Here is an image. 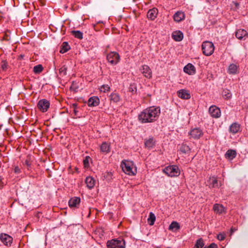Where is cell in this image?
Returning <instances> with one entry per match:
<instances>
[{
	"label": "cell",
	"instance_id": "6da1fadb",
	"mask_svg": "<svg viewBox=\"0 0 248 248\" xmlns=\"http://www.w3.org/2000/svg\"><path fill=\"white\" fill-rule=\"evenodd\" d=\"M160 114L159 106H152L143 110L139 115V120L142 123L154 122L158 119Z\"/></svg>",
	"mask_w": 248,
	"mask_h": 248
},
{
	"label": "cell",
	"instance_id": "7a4b0ae2",
	"mask_svg": "<svg viewBox=\"0 0 248 248\" xmlns=\"http://www.w3.org/2000/svg\"><path fill=\"white\" fill-rule=\"evenodd\" d=\"M51 107L50 99H48L46 96L42 94L39 96L36 102V113L38 117H41L43 115H47Z\"/></svg>",
	"mask_w": 248,
	"mask_h": 248
},
{
	"label": "cell",
	"instance_id": "3957f363",
	"mask_svg": "<svg viewBox=\"0 0 248 248\" xmlns=\"http://www.w3.org/2000/svg\"><path fill=\"white\" fill-rule=\"evenodd\" d=\"M121 168L125 174L129 176H135L137 173V168L133 162L129 160H123Z\"/></svg>",
	"mask_w": 248,
	"mask_h": 248
},
{
	"label": "cell",
	"instance_id": "277c9868",
	"mask_svg": "<svg viewBox=\"0 0 248 248\" xmlns=\"http://www.w3.org/2000/svg\"><path fill=\"white\" fill-rule=\"evenodd\" d=\"M202 50L204 55L209 56L213 54L215 50V47L211 42L204 41L202 45Z\"/></svg>",
	"mask_w": 248,
	"mask_h": 248
},
{
	"label": "cell",
	"instance_id": "5b68a950",
	"mask_svg": "<svg viewBox=\"0 0 248 248\" xmlns=\"http://www.w3.org/2000/svg\"><path fill=\"white\" fill-rule=\"evenodd\" d=\"M163 172L170 177H177L180 174V171L176 165H171L167 167L164 169Z\"/></svg>",
	"mask_w": 248,
	"mask_h": 248
},
{
	"label": "cell",
	"instance_id": "8992f818",
	"mask_svg": "<svg viewBox=\"0 0 248 248\" xmlns=\"http://www.w3.org/2000/svg\"><path fill=\"white\" fill-rule=\"evenodd\" d=\"M107 246L109 248L125 247V242L124 240L121 239H115L108 241L107 243Z\"/></svg>",
	"mask_w": 248,
	"mask_h": 248
},
{
	"label": "cell",
	"instance_id": "52a82bcc",
	"mask_svg": "<svg viewBox=\"0 0 248 248\" xmlns=\"http://www.w3.org/2000/svg\"><path fill=\"white\" fill-rule=\"evenodd\" d=\"M107 59L111 64H116L119 62V55L115 52H112L107 55Z\"/></svg>",
	"mask_w": 248,
	"mask_h": 248
},
{
	"label": "cell",
	"instance_id": "ba28073f",
	"mask_svg": "<svg viewBox=\"0 0 248 248\" xmlns=\"http://www.w3.org/2000/svg\"><path fill=\"white\" fill-rule=\"evenodd\" d=\"M209 113L213 118H218L221 116V111L216 106H211L209 109Z\"/></svg>",
	"mask_w": 248,
	"mask_h": 248
},
{
	"label": "cell",
	"instance_id": "9c48e42d",
	"mask_svg": "<svg viewBox=\"0 0 248 248\" xmlns=\"http://www.w3.org/2000/svg\"><path fill=\"white\" fill-rule=\"evenodd\" d=\"M0 239L4 245L7 247H10L13 242L12 237L7 234H2L0 235Z\"/></svg>",
	"mask_w": 248,
	"mask_h": 248
},
{
	"label": "cell",
	"instance_id": "30bf717a",
	"mask_svg": "<svg viewBox=\"0 0 248 248\" xmlns=\"http://www.w3.org/2000/svg\"><path fill=\"white\" fill-rule=\"evenodd\" d=\"M203 135V131L201 129L199 128H195V129H192L190 132H189V135L190 137L194 139H198L200 138Z\"/></svg>",
	"mask_w": 248,
	"mask_h": 248
},
{
	"label": "cell",
	"instance_id": "8fae6325",
	"mask_svg": "<svg viewBox=\"0 0 248 248\" xmlns=\"http://www.w3.org/2000/svg\"><path fill=\"white\" fill-rule=\"evenodd\" d=\"M140 71L141 73L143 74L145 77H146L147 79H151L152 76V73L150 68L149 66H147L146 65H143L141 66L140 68Z\"/></svg>",
	"mask_w": 248,
	"mask_h": 248
},
{
	"label": "cell",
	"instance_id": "7c38bea8",
	"mask_svg": "<svg viewBox=\"0 0 248 248\" xmlns=\"http://www.w3.org/2000/svg\"><path fill=\"white\" fill-rule=\"evenodd\" d=\"M159 11L157 8H153L148 11L147 17L150 21H154L157 17Z\"/></svg>",
	"mask_w": 248,
	"mask_h": 248
},
{
	"label": "cell",
	"instance_id": "4fadbf2b",
	"mask_svg": "<svg viewBox=\"0 0 248 248\" xmlns=\"http://www.w3.org/2000/svg\"><path fill=\"white\" fill-rule=\"evenodd\" d=\"M71 49V48L68 42L67 41H64L60 45L59 52L60 54H65L70 50Z\"/></svg>",
	"mask_w": 248,
	"mask_h": 248
},
{
	"label": "cell",
	"instance_id": "5bb4252c",
	"mask_svg": "<svg viewBox=\"0 0 248 248\" xmlns=\"http://www.w3.org/2000/svg\"><path fill=\"white\" fill-rule=\"evenodd\" d=\"M184 71L189 75H193L196 73V68L192 64H188L184 67Z\"/></svg>",
	"mask_w": 248,
	"mask_h": 248
},
{
	"label": "cell",
	"instance_id": "9a60e30c",
	"mask_svg": "<svg viewBox=\"0 0 248 248\" xmlns=\"http://www.w3.org/2000/svg\"><path fill=\"white\" fill-rule=\"evenodd\" d=\"M172 38L176 42H180L183 39L184 35L182 33V32L176 31L174 32L172 34Z\"/></svg>",
	"mask_w": 248,
	"mask_h": 248
},
{
	"label": "cell",
	"instance_id": "2e32d148",
	"mask_svg": "<svg viewBox=\"0 0 248 248\" xmlns=\"http://www.w3.org/2000/svg\"><path fill=\"white\" fill-rule=\"evenodd\" d=\"M248 36V33L244 29H239L237 30L236 33V38L240 40H245Z\"/></svg>",
	"mask_w": 248,
	"mask_h": 248
},
{
	"label": "cell",
	"instance_id": "e0dca14e",
	"mask_svg": "<svg viewBox=\"0 0 248 248\" xmlns=\"http://www.w3.org/2000/svg\"><path fill=\"white\" fill-rule=\"evenodd\" d=\"M178 96L179 98L182 99L187 100L189 99L190 98V95L188 91L186 90H180L178 91L177 93Z\"/></svg>",
	"mask_w": 248,
	"mask_h": 248
},
{
	"label": "cell",
	"instance_id": "ac0fdd59",
	"mask_svg": "<svg viewBox=\"0 0 248 248\" xmlns=\"http://www.w3.org/2000/svg\"><path fill=\"white\" fill-rule=\"evenodd\" d=\"M186 16L185 13L181 11H179L176 12L173 16L174 21L176 22H180L185 19Z\"/></svg>",
	"mask_w": 248,
	"mask_h": 248
},
{
	"label": "cell",
	"instance_id": "d6986e66",
	"mask_svg": "<svg viewBox=\"0 0 248 248\" xmlns=\"http://www.w3.org/2000/svg\"><path fill=\"white\" fill-rule=\"evenodd\" d=\"M99 98L97 97H93L88 100V105L89 107H96L99 105Z\"/></svg>",
	"mask_w": 248,
	"mask_h": 248
},
{
	"label": "cell",
	"instance_id": "ffe728a7",
	"mask_svg": "<svg viewBox=\"0 0 248 248\" xmlns=\"http://www.w3.org/2000/svg\"><path fill=\"white\" fill-rule=\"evenodd\" d=\"M80 199L79 197H73L70 199L68 202V205L71 208H75L79 206L80 203Z\"/></svg>",
	"mask_w": 248,
	"mask_h": 248
},
{
	"label": "cell",
	"instance_id": "44dd1931",
	"mask_svg": "<svg viewBox=\"0 0 248 248\" xmlns=\"http://www.w3.org/2000/svg\"><path fill=\"white\" fill-rule=\"evenodd\" d=\"M238 71H239V67L236 64H231L228 68V72L231 75L237 74L238 72Z\"/></svg>",
	"mask_w": 248,
	"mask_h": 248
},
{
	"label": "cell",
	"instance_id": "7402d4cb",
	"mask_svg": "<svg viewBox=\"0 0 248 248\" xmlns=\"http://www.w3.org/2000/svg\"><path fill=\"white\" fill-rule=\"evenodd\" d=\"M240 125L237 123H235L231 125L230 127L229 131L231 133H237L240 130Z\"/></svg>",
	"mask_w": 248,
	"mask_h": 248
},
{
	"label": "cell",
	"instance_id": "603a6c76",
	"mask_svg": "<svg viewBox=\"0 0 248 248\" xmlns=\"http://www.w3.org/2000/svg\"><path fill=\"white\" fill-rule=\"evenodd\" d=\"M44 68L42 64H38L34 66L33 68V71L34 74L36 75H40L42 72L44 70Z\"/></svg>",
	"mask_w": 248,
	"mask_h": 248
},
{
	"label": "cell",
	"instance_id": "cb8c5ba5",
	"mask_svg": "<svg viewBox=\"0 0 248 248\" xmlns=\"http://www.w3.org/2000/svg\"><path fill=\"white\" fill-rule=\"evenodd\" d=\"M236 156H237L236 151L231 149V150H229L226 153V154L225 155V157L228 160H233L236 157Z\"/></svg>",
	"mask_w": 248,
	"mask_h": 248
},
{
	"label": "cell",
	"instance_id": "d4e9b609",
	"mask_svg": "<svg viewBox=\"0 0 248 248\" xmlns=\"http://www.w3.org/2000/svg\"><path fill=\"white\" fill-rule=\"evenodd\" d=\"M87 187L89 188H92L95 185V180L91 176H88L85 180Z\"/></svg>",
	"mask_w": 248,
	"mask_h": 248
},
{
	"label": "cell",
	"instance_id": "484cf974",
	"mask_svg": "<svg viewBox=\"0 0 248 248\" xmlns=\"http://www.w3.org/2000/svg\"><path fill=\"white\" fill-rule=\"evenodd\" d=\"M213 209L215 212L218 214L224 213L225 212V207L221 204H215L213 206Z\"/></svg>",
	"mask_w": 248,
	"mask_h": 248
},
{
	"label": "cell",
	"instance_id": "4316f807",
	"mask_svg": "<svg viewBox=\"0 0 248 248\" xmlns=\"http://www.w3.org/2000/svg\"><path fill=\"white\" fill-rule=\"evenodd\" d=\"M169 229L171 231L173 232H177L180 229V225L176 222H173L169 226Z\"/></svg>",
	"mask_w": 248,
	"mask_h": 248
},
{
	"label": "cell",
	"instance_id": "83f0119b",
	"mask_svg": "<svg viewBox=\"0 0 248 248\" xmlns=\"http://www.w3.org/2000/svg\"><path fill=\"white\" fill-rule=\"evenodd\" d=\"M223 97L224 98V99L229 100L232 98V94L231 92L229 90H224L223 92Z\"/></svg>",
	"mask_w": 248,
	"mask_h": 248
},
{
	"label": "cell",
	"instance_id": "f1b7e54d",
	"mask_svg": "<svg viewBox=\"0 0 248 248\" xmlns=\"http://www.w3.org/2000/svg\"><path fill=\"white\" fill-rule=\"evenodd\" d=\"M101 150L103 152H108L110 151V145L108 143H104L101 145Z\"/></svg>",
	"mask_w": 248,
	"mask_h": 248
},
{
	"label": "cell",
	"instance_id": "f546056e",
	"mask_svg": "<svg viewBox=\"0 0 248 248\" xmlns=\"http://www.w3.org/2000/svg\"><path fill=\"white\" fill-rule=\"evenodd\" d=\"M156 221L155 216L152 213H150L149 214V218L148 219V223L149 225H154Z\"/></svg>",
	"mask_w": 248,
	"mask_h": 248
},
{
	"label": "cell",
	"instance_id": "4dcf8cb0",
	"mask_svg": "<svg viewBox=\"0 0 248 248\" xmlns=\"http://www.w3.org/2000/svg\"><path fill=\"white\" fill-rule=\"evenodd\" d=\"M99 90L103 93H108L110 91V87L108 85H103L99 87Z\"/></svg>",
	"mask_w": 248,
	"mask_h": 248
},
{
	"label": "cell",
	"instance_id": "1f68e13d",
	"mask_svg": "<svg viewBox=\"0 0 248 248\" xmlns=\"http://www.w3.org/2000/svg\"><path fill=\"white\" fill-rule=\"evenodd\" d=\"M145 145L147 147H152L153 146H154V145H155V141L152 139H150L145 141Z\"/></svg>",
	"mask_w": 248,
	"mask_h": 248
},
{
	"label": "cell",
	"instance_id": "d6a6232c",
	"mask_svg": "<svg viewBox=\"0 0 248 248\" xmlns=\"http://www.w3.org/2000/svg\"><path fill=\"white\" fill-rule=\"evenodd\" d=\"M204 246V241L202 239H199L197 241L196 245L194 247H197V248H202V247H203Z\"/></svg>",
	"mask_w": 248,
	"mask_h": 248
},
{
	"label": "cell",
	"instance_id": "836d02e7",
	"mask_svg": "<svg viewBox=\"0 0 248 248\" xmlns=\"http://www.w3.org/2000/svg\"><path fill=\"white\" fill-rule=\"evenodd\" d=\"M75 2L82 5H88L91 2V0H74Z\"/></svg>",
	"mask_w": 248,
	"mask_h": 248
},
{
	"label": "cell",
	"instance_id": "e575fe53",
	"mask_svg": "<svg viewBox=\"0 0 248 248\" xmlns=\"http://www.w3.org/2000/svg\"><path fill=\"white\" fill-rule=\"evenodd\" d=\"M225 235L224 233H221L218 236V239L219 240H223L225 239Z\"/></svg>",
	"mask_w": 248,
	"mask_h": 248
},
{
	"label": "cell",
	"instance_id": "d590c367",
	"mask_svg": "<svg viewBox=\"0 0 248 248\" xmlns=\"http://www.w3.org/2000/svg\"><path fill=\"white\" fill-rule=\"evenodd\" d=\"M189 150H190V149H189L188 146H186V145L182 146L181 148V150L182 152H183L186 153L187 151H189Z\"/></svg>",
	"mask_w": 248,
	"mask_h": 248
},
{
	"label": "cell",
	"instance_id": "8d00e7d4",
	"mask_svg": "<svg viewBox=\"0 0 248 248\" xmlns=\"http://www.w3.org/2000/svg\"><path fill=\"white\" fill-rule=\"evenodd\" d=\"M208 247H212V248H215V247H217V245L216 244H212L211 245H210V246H209Z\"/></svg>",
	"mask_w": 248,
	"mask_h": 248
},
{
	"label": "cell",
	"instance_id": "74e56055",
	"mask_svg": "<svg viewBox=\"0 0 248 248\" xmlns=\"http://www.w3.org/2000/svg\"><path fill=\"white\" fill-rule=\"evenodd\" d=\"M165 1H166L167 2H169V3H174V0H165Z\"/></svg>",
	"mask_w": 248,
	"mask_h": 248
}]
</instances>
